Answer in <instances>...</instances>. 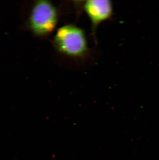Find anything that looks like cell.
I'll return each instance as SVG.
<instances>
[{"label":"cell","instance_id":"cell-1","mask_svg":"<svg viewBox=\"0 0 159 160\" xmlns=\"http://www.w3.org/2000/svg\"><path fill=\"white\" fill-rule=\"evenodd\" d=\"M52 42L60 54L71 59H84L89 52L85 32L74 24H65L58 28Z\"/></svg>","mask_w":159,"mask_h":160},{"label":"cell","instance_id":"cell-2","mask_svg":"<svg viewBox=\"0 0 159 160\" xmlns=\"http://www.w3.org/2000/svg\"><path fill=\"white\" fill-rule=\"evenodd\" d=\"M59 17V10L51 2L36 1L32 5L26 28L36 37L47 38L56 29Z\"/></svg>","mask_w":159,"mask_h":160},{"label":"cell","instance_id":"cell-3","mask_svg":"<svg viewBox=\"0 0 159 160\" xmlns=\"http://www.w3.org/2000/svg\"><path fill=\"white\" fill-rule=\"evenodd\" d=\"M83 8L90 20L92 33L96 41V30L104 21L111 19L113 5L109 0H88L83 2Z\"/></svg>","mask_w":159,"mask_h":160}]
</instances>
